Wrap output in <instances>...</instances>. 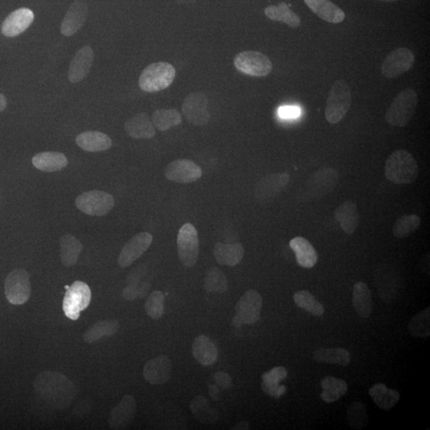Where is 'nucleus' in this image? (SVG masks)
I'll return each instance as SVG.
<instances>
[{
    "instance_id": "f257e3e1",
    "label": "nucleus",
    "mask_w": 430,
    "mask_h": 430,
    "mask_svg": "<svg viewBox=\"0 0 430 430\" xmlns=\"http://www.w3.org/2000/svg\"><path fill=\"white\" fill-rule=\"evenodd\" d=\"M35 391L52 407H69L76 395V388L69 377L57 371H46L36 377Z\"/></svg>"
},
{
    "instance_id": "f03ea898",
    "label": "nucleus",
    "mask_w": 430,
    "mask_h": 430,
    "mask_svg": "<svg viewBox=\"0 0 430 430\" xmlns=\"http://www.w3.org/2000/svg\"><path fill=\"white\" fill-rule=\"evenodd\" d=\"M419 174L418 162L406 150H396L388 157L385 164L386 179L395 185H411Z\"/></svg>"
},
{
    "instance_id": "7ed1b4c3",
    "label": "nucleus",
    "mask_w": 430,
    "mask_h": 430,
    "mask_svg": "<svg viewBox=\"0 0 430 430\" xmlns=\"http://www.w3.org/2000/svg\"><path fill=\"white\" fill-rule=\"evenodd\" d=\"M418 103V97L412 88L398 94L385 115L386 122L395 127H406L411 122Z\"/></svg>"
},
{
    "instance_id": "20e7f679",
    "label": "nucleus",
    "mask_w": 430,
    "mask_h": 430,
    "mask_svg": "<svg viewBox=\"0 0 430 430\" xmlns=\"http://www.w3.org/2000/svg\"><path fill=\"white\" fill-rule=\"evenodd\" d=\"M175 67L165 62H155L147 66L141 73L139 86L148 93H156L169 88L175 80Z\"/></svg>"
},
{
    "instance_id": "39448f33",
    "label": "nucleus",
    "mask_w": 430,
    "mask_h": 430,
    "mask_svg": "<svg viewBox=\"0 0 430 430\" xmlns=\"http://www.w3.org/2000/svg\"><path fill=\"white\" fill-rule=\"evenodd\" d=\"M351 106V92L348 83L335 81L330 91L325 108V118L332 124H338L348 113Z\"/></svg>"
},
{
    "instance_id": "423d86ee",
    "label": "nucleus",
    "mask_w": 430,
    "mask_h": 430,
    "mask_svg": "<svg viewBox=\"0 0 430 430\" xmlns=\"http://www.w3.org/2000/svg\"><path fill=\"white\" fill-rule=\"evenodd\" d=\"M66 288L62 303L63 311L66 317L77 321L80 317L81 312L90 306L92 297L91 288L85 282L77 281Z\"/></svg>"
},
{
    "instance_id": "0eeeda50",
    "label": "nucleus",
    "mask_w": 430,
    "mask_h": 430,
    "mask_svg": "<svg viewBox=\"0 0 430 430\" xmlns=\"http://www.w3.org/2000/svg\"><path fill=\"white\" fill-rule=\"evenodd\" d=\"M177 250L183 265L187 268L195 266L199 254V240L197 230L191 223H185L180 229Z\"/></svg>"
},
{
    "instance_id": "6e6552de",
    "label": "nucleus",
    "mask_w": 430,
    "mask_h": 430,
    "mask_svg": "<svg viewBox=\"0 0 430 430\" xmlns=\"http://www.w3.org/2000/svg\"><path fill=\"white\" fill-rule=\"evenodd\" d=\"M234 64L239 72L251 77H266L272 71L268 57L258 51L247 50L236 55Z\"/></svg>"
},
{
    "instance_id": "1a4fd4ad",
    "label": "nucleus",
    "mask_w": 430,
    "mask_h": 430,
    "mask_svg": "<svg viewBox=\"0 0 430 430\" xmlns=\"http://www.w3.org/2000/svg\"><path fill=\"white\" fill-rule=\"evenodd\" d=\"M30 276L24 270H14L8 275L4 283L5 296L13 306H22L30 297Z\"/></svg>"
},
{
    "instance_id": "9d476101",
    "label": "nucleus",
    "mask_w": 430,
    "mask_h": 430,
    "mask_svg": "<svg viewBox=\"0 0 430 430\" xmlns=\"http://www.w3.org/2000/svg\"><path fill=\"white\" fill-rule=\"evenodd\" d=\"M81 212L92 216H104L114 207V198L107 192L98 190L84 192L76 198Z\"/></svg>"
},
{
    "instance_id": "9b49d317",
    "label": "nucleus",
    "mask_w": 430,
    "mask_h": 430,
    "mask_svg": "<svg viewBox=\"0 0 430 430\" xmlns=\"http://www.w3.org/2000/svg\"><path fill=\"white\" fill-rule=\"evenodd\" d=\"M415 62V55L413 52L400 47L392 50L382 62L381 70L382 75L386 78H395L411 69Z\"/></svg>"
},
{
    "instance_id": "f8f14e48",
    "label": "nucleus",
    "mask_w": 430,
    "mask_h": 430,
    "mask_svg": "<svg viewBox=\"0 0 430 430\" xmlns=\"http://www.w3.org/2000/svg\"><path fill=\"white\" fill-rule=\"evenodd\" d=\"M290 177L287 173H272L262 177L255 187V197L260 203H270L284 191Z\"/></svg>"
},
{
    "instance_id": "ddd939ff",
    "label": "nucleus",
    "mask_w": 430,
    "mask_h": 430,
    "mask_svg": "<svg viewBox=\"0 0 430 430\" xmlns=\"http://www.w3.org/2000/svg\"><path fill=\"white\" fill-rule=\"evenodd\" d=\"M182 110L183 116L194 125H206L211 120L208 111V100L203 93L188 94L183 101Z\"/></svg>"
},
{
    "instance_id": "4468645a",
    "label": "nucleus",
    "mask_w": 430,
    "mask_h": 430,
    "mask_svg": "<svg viewBox=\"0 0 430 430\" xmlns=\"http://www.w3.org/2000/svg\"><path fill=\"white\" fill-rule=\"evenodd\" d=\"M377 293L387 303L395 301L400 290V277L390 265H382L375 274Z\"/></svg>"
},
{
    "instance_id": "2eb2a0df",
    "label": "nucleus",
    "mask_w": 430,
    "mask_h": 430,
    "mask_svg": "<svg viewBox=\"0 0 430 430\" xmlns=\"http://www.w3.org/2000/svg\"><path fill=\"white\" fill-rule=\"evenodd\" d=\"M167 180L177 183H191L200 179L201 167L190 160L180 159L172 161L165 171Z\"/></svg>"
},
{
    "instance_id": "dca6fc26",
    "label": "nucleus",
    "mask_w": 430,
    "mask_h": 430,
    "mask_svg": "<svg viewBox=\"0 0 430 430\" xmlns=\"http://www.w3.org/2000/svg\"><path fill=\"white\" fill-rule=\"evenodd\" d=\"M262 297L258 291L250 290L241 297L235 307L236 315L243 324H253L259 321Z\"/></svg>"
},
{
    "instance_id": "f3484780",
    "label": "nucleus",
    "mask_w": 430,
    "mask_h": 430,
    "mask_svg": "<svg viewBox=\"0 0 430 430\" xmlns=\"http://www.w3.org/2000/svg\"><path fill=\"white\" fill-rule=\"evenodd\" d=\"M153 235L148 232L135 234L120 251L118 264L122 268H126L138 260L153 243Z\"/></svg>"
},
{
    "instance_id": "a211bd4d",
    "label": "nucleus",
    "mask_w": 430,
    "mask_h": 430,
    "mask_svg": "<svg viewBox=\"0 0 430 430\" xmlns=\"http://www.w3.org/2000/svg\"><path fill=\"white\" fill-rule=\"evenodd\" d=\"M172 371L171 362L167 356L162 355L147 362L143 375L151 384H165L170 380Z\"/></svg>"
},
{
    "instance_id": "6ab92c4d",
    "label": "nucleus",
    "mask_w": 430,
    "mask_h": 430,
    "mask_svg": "<svg viewBox=\"0 0 430 430\" xmlns=\"http://www.w3.org/2000/svg\"><path fill=\"white\" fill-rule=\"evenodd\" d=\"M138 411L135 398L130 395L123 397L118 405L113 408L109 418V427L113 429H124L133 422Z\"/></svg>"
},
{
    "instance_id": "aec40b11",
    "label": "nucleus",
    "mask_w": 430,
    "mask_h": 430,
    "mask_svg": "<svg viewBox=\"0 0 430 430\" xmlns=\"http://www.w3.org/2000/svg\"><path fill=\"white\" fill-rule=\"evenodd\" d=\"M339 173L333 169H319L308 180V187L313 196L322 197L337 186Z\"/></svg>"
},
{
    "instance_id": "412c9836",
    "label": "nucleus",
    "mask_w": 430,
    "mask_h": 430,
    "mask_svg": "<svg viewBox=\"0 0 430 430\" xmlns=\"http://www.w3.org/2000/svg\"><path fill=\"white\" fill-rule=\"evenodd\" d=\"M94 59L93 50L85 46L77 52L71 61L68 78L71 83L82 82L91 72Z\"/></svg>"
},
{
    "instance_id": "4be33fe9",
    "label": "nucleus",
    "mask_w": 430,
    "mask_h": 430,
    "mask_svg": "<svg viewBox=\"0 0 430 430\" xmlns=\"http://www.w3.org/2000/svg\"><path fill=\"white\" fill-rule=\"evenodd\" d=\"M34 19V12L28 8H19L15 10L3 21L2 33L10 38L18 36L30 27Z\"/></svg>"
},
{
    "instance_id": "5701e85b",
    "label": "nucleus",
    "mask_w": 430,
    "mask_h": 430,
    "mask_svg": "<svg viewBox=\"0 0 430 430\" xmlns=\"http://www.w3.org/2000/svg\"><path fill=\"white\" fill-rule=\"evenodd\" d=\"M87 15V3L84 0H75L62 20V34L65 36L75 35L85 24Z\"/></svg>"
},
{
    "instance_id": "b1692460",
    "label": "nucleus",
    "mask_w": 430,
    "mask_h": 430,
    "mask_svg": "<svg viewBox=\"0 0 430 430\" xmlns=\"http://www.w3.org/2000/svg\"><path fill=\"white\" fill-rule=\"evenodd\" d=\"M312 12L325 22L338 24L345 19L344 10L330 0H303Z\"/></svg>"
},
{
    "instance_id": "393cba45",
    "label": "nucleus",
    "mask_w": 430,
    "mask_h": 430,
    "mask_svg": "<svg viewBox=\"0 0 430 430\" xmlns=\"http://www.w3.org/2000/svg\"><path fill=\"white\" fill-rule=\"evenodd\" d=\"M334 217L344 233L353 234L359 225L357 205L353 201H346L335 209Z\"/></svg>"
},
{
    "instance_id": "a878e982",
    "label": "nucleus",
    "mask_w": 430,
    "mask_h": 430,
    "mask_svg": "<svg viewBox=\"0 0 430 430\" xmlns=\"http://www.w3.org/2000/svg\"><path fill=\"white\" fill-rule=\"evenodd\" d=\"M288 371L284 366H277L265 372L261 376V389L266 395L275 398H281L287 391L286 386L280 385L282 380L286 379Z\"/></svg>"
},
{
    "instance_id": "bb28decb",
    "label": "nucleus",
    "mask_w": 430,
    "mask_h": 430,
    "mask_svg": "<svg viewBox=\"0 0 430 430\" xmlns=\"http://www.w3.org/2000/svg\"><path fill=\"white\" fill-rule=\"evenodd\" d=\"M124 129L133 139H151L156 134V129L151 120L145 113L135 115L125 122Z\"/></svg>"
},
{
    "instance_id": "cd10ccee",
    "label": "nucleus",
    "mask_w": 430,
    "mask_h": 430,
    "mask_svg": "<svg viewBox=\"0 0 430 430\" xmlns=\"http://www.w3.org/2000/svg\"><path fill=\"white\" fill-rule=\"evenodd\" d=\"M245 254L243 245L239 243H217L214 245L215 260L221 265L233 267L242 261Z\"/></svg>"
},
{
    "instance_id": "c85d7f7f",
    "label": "nucleus",
    "mask_w": 430,
    "mask_h": 430,
    "mask_svg": "<svg viewBox=\"0 0 430 430\" xmlns=\"http://www.w3.org/2000/svg\"><path fill=\"white\" fill-rule=\"evenodd\" d=\"M194 357L203 366H212L216 363L218 350L216 344L206 335H201L196 337L192 344Z\"/></svg>"
},
{
    "instance_id": "c756f323",
    "label": "nucleus",
    "mask_w": 430,
    "mask_h": 430,
    "mask_svg": "<svg viewBox=\"0 0 430 430\" xmlns=\"http://www.w3.org/2000/svg\"><path fill=\"white\" fill-rule=\"evenodd\" d=\"M290 248L295 252L299 265L311 269L317 263L318 254L313 245L306 239L296 237L290 242Z\"/></svg>"
},
{
    "instance_id": "7c9ffc66",
    "label": "nucleus",
    "mask_w": 430,
    "mask_h": 430,
    "mask_svg": "<svg viewBox=\"0 0 430 430\" xmlns=\"http://www.w3.org/2000/svg\"><path fill=\"white\" fill-rule=\"evenodd\" d=\"M76 143L81 149L90 153H98L111 148V138L106 133L98 131H88L76 138Z\"/></svg>"
},
{
    "instance_id": "2f4dec72",
    "label": "nucleus",
    "mask_w": 430,
    "mask_h": 430,
    "mask_svg": "<svg viewBox=\"0 0 430 430\" xmlns=\"http://www.w3.org/2000/svg\"><path fill=\"white\" fill-rule=\"evenodd\" d=\"M353 303L356 313L362 318L368 319L373 312V302L368 285L364 281L356 282L353 288Z\"/></svg>"
},
{
    "instance_id": "473e14b6",
    "label": "nucleus",
    "mask_w": 430,
    "mask_h": 430,
    "mask_svg": "<svg viewBox=\"0 0 430 430\" xmlns=\"http://www.w3.org/2000/svg\"><path fill=\"white\" fill-rule=\"evenodd\" d=\"M370 397L382 410L390 411L400 400V393L390 389L384 384H375L370 388Z\"/></svg>"
},
{
    "instance_id": "72a5a7b5",
    "label": "nucleus",
    "mask_w": 430,
    "mask_h": 430,
    "mask_svg": "<svg viewBox=\"0 0 430 430\" xmlns=\"http://www.w3.org/2000/svg\"><path fill=\"white\" fill-rule=\"evenodd\" d=\"M32 164L41 171L55 172L65 169L68 165V160L64 154L56 151H45L35 155Z\"/></svg>"
},
{
    "instance_id": "f704fd0d",
    "label": "nucleus",
    "mask_w": 430,
    "mask_h": 430,
    "mask_svg": "<svg viewBox=\"0 0 430 430\" xmlns=\"http://www.w3.org/2000/svg\"><path fill=\"white\" fill-rule=\"evenodd\" d=\"M83 246L75 236L66 234L60 240L62 263L66 267L75 266L82 253Z\"/></svg>"
},
{
    "instance_id": "c9c22d12",
    "label": "nucleus",
    "mask_w": 430,
    "mask_h": 430,
    "mask_svg": "<svg viewBox=\"0 0 430 430\" xmlns=\"http://www.w3.org/2000/svg\"><path fill=\"white\" fill-rule=\"evenodd\" d=\"M265 15L266 17L276 22L286 24L288 27L297 28L300 27L301 19L298 15L293 12L290 8V5L282 2L275 6L267 7L265 9Z\"/></svg>"
},
{
    "instance_id": "e433bc0d",
    "label": "nucleus",
    "mask_w": 430,
    "mask_h": 430,
    "mask_svg": "<svg viewBox=\"0 0 430 430\" xmlns=\"http://www.w3.org/2000/svg\"><path fill=\"white\" fill-rule=\"evenodd\" d=\"M323 392L321 400L326 403L337 402L347 394L348 388L346 382L333 376H327L321 381Z\"/></svg>"
},
{
    "instance_id": "4c0bfd02",
    "label": "nucleus",
    "mask_w": 430,
    "mask_h": 430,
    "mask_svg": "<svg viewBox=\"0 0 430 430\" xmlns=\"http://www.w3.org/2000/svg\"><path fill=\"white\" fill-rule=\"evenodd\" d=\"M313 359L319 363L347 366L350 363V354L342 348H319L314 351Z\"/></svg>"
},
{
    "instance_id": "58836bf2",
    "label": "nucleus",
    "mask_w": 430,
    "mask_h": 430,
    "mask_svg": "<svg viewBox=\"0 0 430 430\" xmlns=\"http://www.w3.org/2000/svg\"><path fill=\"white\" fill-rule=\"evenodd\" d=\"M120 324L116 319L99 321L92 325L84 335V339L88 344H93L104 337H112L118 332Z\"/></svg>"
},
{
    "instance_id": "ea45409f",
    "label": "nucleus",
    "mask_w": 430,
    "mask_h": 430,
    "mask_svg": "<svg viewBox=\"0 0 430 430\" xmlns=\"http://www.w3.org/2000/svg\"><path fill=\"white\" fill-rule=\"evenodd\" d=\"M151 122L156 129L161 132H165L171 128L180 125L182 123V116L175 109H159L151 116Z\"/></svg>"
},
{
    "instance_id": "a19ab883",
    "label": "nucleus",
    "mask_w": 430,
    "mask_h": 430,
    "mask_svg": "<svg viewBox=\"0 0 430 430\" xmlns=\"http://www.w3.org/2000/svg\"><path fill=\"white\" fill-rule=\"evenodd\" d=\"M190 408L194 415L202 423L211 424L218 418V412L209 405L205 397L199 395L194 398Z\"/></svg>"
},
{
    "instance_id": "79ce46f5",
    "label": "nucleus",
    "mask_w": 430,
    "mask_h": 430,
    "mask_svg": "<svg viewBox=\"0 0 430 430\" xmlns=\"http://www.w3.org/2000/svg\"><path fill=\"white\" fill-rule=\"evenodd\" d=\"M408 332L413 337L427 338L430 335V307L419 312L408 323Z\"/></svg>"
},
{
    "instance_id": "37998d69",
    "label": "nucleus",
    "mask_w": 430,
    "mask_h": 430,
    "mask_svg": "<svg viewBox=\"0 0 430 430\" xmlns=\"http://www.w3.org/2000/svg\"><path fill=\"white\" fill-rule=\"evenodd\" d=\"M421 227V218L417 214H405L398 218L392 232L398 239H406Z\"/></svg>"
},
{
    "instance_id": "c03bdc74",
    "label": "nucleus",
    "mask_w": 430,
    "mask_h": 430,
    "mask_svg": "<svg viewBox=\"0 0 430 430\" xmlns=\"http://www.w3.org/2000/svg\"><path fill=\"white\" fill-rule=\"evenodd\" d=\"M293 300L299 308L312 314L314 317H321L325 312L322 303H319L310 292L298 291L293 296Z\"/></svg>"
},
{
    "instance_id": "a18cd8bd",
    "label": "nucleus",
    "mask_w": 430,
    "mask_h": 430,
    "mask_svg": "<svg viewBox=\"0 0 430 430\" xmlns=\"http://www.w3.org/2000/svg\"><path fill=\"white\" fill-rule=\"evenodd\" d=\"M347 419L349 427L353 429H363L368 424V408L362 402H354L348 409Z\"/></svg>"
},
{
    "instance_id": "49530a36",
    "label": "nucleus",
    "mask_w": 430,
    "mask_h": 430,
    "mask_svg": "<svg viewBox=\"0 0 430 430\" xmlns=\"http://www.w3.org/2000/svg\"><path fill=\"white\" fill-rule=\"evenodd\" d=\"M204 287L209 292L223 293L228 290L227 278L221 270L212 267L206 272Z\"/></svg>"
},
{
    "instance_id": "de8ad7c7",
    "label": "nucleus",
    "mask_w": 430,
    "mask_h": 430,
    "mask_svg": "<svg viewBox=\"0 0 430 430\" xmlns=\"http://www.w3.org/2000/svg\"><path fill=\"white\" fill-rule=\"evenodd\" d=\"M165 295L156 290L151 293L145 302V311L151 319H158L165 312Z\"/></svg>"
},
{
    "instance_id": "09e8293b",
    "label": "nucleus",
    "mask_w": 430,
    "mask_h": 430,
    "mask_svg": "<svg viewBox=\"0 0 430 430\" xmlns=\"http://www.w3.org/2000/svg\"><path fill=\"white\" fill-rule=\"evenodd\" d=\"M146 266L144 265H140L138 267H136L133 270L130 272L127 277V285L136 286L139 284L140 281H141V278H142L146 274Z\"/></svg>"
},
{
    "instance_id": "8fccbe9b",
    "label": "nucleus",
    "mask_w": 430,
    "mask_h": 430,
    "mask_svg": "<svg viewBox=\"0 0 430 430\" xmlns=\"http://www.w3.org/2000/svg\"><path fill=\"white\" fill-rule=\"evenodd\" d=\"M214 380L217 386L223 390L230 389L232 386V379L230 375L223 371H218L214 375Z\"/></svg>"
},
{
    "instance_id": "3c124183",
    "label": "nucleus",
    "mask_w": 430,
    "mask_h": 430,
    "mask_svg": "<svg viewBox=\"0 0 430 430\" xmlns=\"http://www.w3.org/2000/svg\"><path fill=\"white\" fill-rule=\"evenodd\" d=\"M280 117L286 119L296 118L300 115L301 111L297 107L284 106L279 109Z\"/></svg>"
},
{
    "instance_id": "603ef678",
    "label": "nucleus",
    "mask_w": 430,
    "mask_h": 430,
    "mask_svg": "<svg viewBox=\"0 0 430 430\" xmlns=\"http://www.w3.org/2000/svg\"><path fill=\"white\" fill-rule=\"evenodd\" d=\"M138 286H133L127 285V286L124 288L122 297L126 301H133L136 298H138Z\"/></svg>"
},
{
    "instance_id": "864d4df0",
    "label": "nucleus",
    "mask_w": 430,
    "mask_h": 430,
    "mask_svg": "<svg viewBox=\"0 0 430 430\" xmlns=\"http://www.w3.org/2000/svg\"><path fill=\"white\" fill-rule=\"evenodd\" d=\"M138 298L142 299L144 298L151 288L150 283L147 281H140L138 286Z\"/></svg>"
},
{
    "instance_id": "5fc2aeb1",
    "label": "nucleus",
    "mask_w": 430,
    "mask_h": 430,
    "mask_svg": "<svg viewBox=\"0 0 430 430\" xmlns=\"http://www.w3.org/2000/svg\"><path fill=\"white\" fill-rule=\"evenodd\" d=\"M209 394L214 401H218L220 397V389L218 386L209 385Z\"/></svg>"
},
{
    "instance_id": "6e6d98bb",
    "label": "nucleus",
    "mask_w": 430,
    "mask_h": 430,
    "mask_svg": "<svg viewBox=\"0 0 430 430\" xmlns=\"http://www.w3.org/2000/svg\"><path fill=\"white\" fill-rule=\"evenodd\" d=\"M7 104V98L5 97L3 94L0 93V112L3 111V110L6 109Z\"/></svg>"
},
{
    "instance_id": "4d7b16f0",
    "label": "nucleus",
    "mask_w": 430,
    "mask_h": 430,
    "mask_svg": "<svg viewBox=\"0 0 430 430\" xmlns=\"http://www.w3.org/2000/svg\"><path fill=\"white\" fill-rule=\"evenodd\" d=\"M250 424L248 422L243 421L237 424L233 428L234 429H249Z\"/></svg>"
},
{
    "instance_id": "13d9d810",
    "label": "nucleus",
    "mask_w": 430,
    "mask_h": 430,
    "mask_svg": "<svg viewBox=\"0 0 430 430\" xmlns=\"http://www.w3.org/2000/svg\"><path fill=\"white\" fill-rule=\"evenodd\" d=\"M232 322H233L234 326L236 328H240L243 325V323L241 322L240 319L236 316L234 317Z\"/></svg>"
},
{
    "instance_id": "bf43d9fd",
    "label": "nucleus",
    "mask_w": 430,
    "mask_h": 430,
    "mask_svg": "<svg viewBox=\"0 0 430 430\" xmlns=\"http://www.w3.org/2000/svg\"><path fill=\"white\" fill-rule=\"evenodd\" d=\"M176 1L179 3H194L196 0H176Z\"/></svg>"
},
{
    "instance_id": "052dcab7",
    "label": "nucleus",
    "mask_w": 430,
    "mask_h": 430,
    "mask_svg": "<svg viewBox=\"0 0 430 430\" xmlns=\"http://www.w3.org/2000/svg\"><path fill=\"white\" fill-rule=\"evenodd\" d=\"M376 1L381 3H394L398 1V0H376Z\"/></svg>"
}]
</instances>
